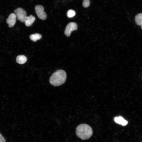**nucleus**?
<instances>
[{
    "label": "nucleus",
    "instance_id": "nucleus-11",
    "mask_svg": "<svg viewBox=\"0 0 142 142\" xmlns=\"http://www.w3.org/2000/svg\"><path fill=\"white\" fill-rule=\"evenodd\" d=\"M135 21L136 24L138 25L141 26L142 24V13L137 14L135 17Z\"/></svg>",
    "mask_w": 142,
    "mask_h": 142
},
{
    "label": "nucleus",
    "instance_id": "nucleus-13",
    "mask_svg": "<svg viewBox=\"0 0 142 142\" xmlns=\"http://www.w3.org/2000/svg\"><path fill=\"white\" fill-rule=\"evenodd\" d=\"M90 4V2L89 0H84L83 2V6L85 8L89 7Z\"/></svg>",
    "mask_w": 142,
    "mask_h": 142
},
{
    "label": "nucleus",
    "instance_id": "nucleus-15",
    "mask_svg": "<svg viewBox=\"0 0 142 142\" xmlns=\"http://www.w3.org/2000/svg\"><path fill=\"white\" fill-rule=\"evenodd\" d=\"M141 28L142 29V24L141 25Z\"/></svg>",
    "mask_w": 142,
    "mask_h": 142
},
{
    "label": "nucleus",
    "instance_id": "nucleus-9",
    "mask_svg": "<svg viewBox=\"0 0 142 142\" xmlns=\"http://www.w3.org/2000/svg\"><path fill=\"white\" fill-rule=\"evenodd\" d=\"M27 59L26 57L23 55H18L16 58V61L17 63L20 64H23L27 61Z\"/></svg>",
    "mask_w": 142,
    "mask_h": 142
},
{
    "label": "nucleus",
    "instance_id": "nucleus-2",
    "mask_svg": "<svg viewBox=\"0 0 142 142\" xmlns=\"http://www.w3.org/2000/svg\"><path fill=\"white\" fill-rule=\"evenodd\" d=\"M67 78V74L63 70L60 69L56 71L50 76L49 82L50 84L55 86H60L64 84Z\"/></svg>",
    "mask_w": 142,
    "mask_h": 142
},
{
    "label": "nucleus",
    "instance_id": "nucleus-8",
    "mask_svg": "<svg viewBox=\"0 0 142 142\" xmlns=\"http://www.w3.org/2000/svg\"><path fill=\"white\" fill-rule=\"evenodd\" d=\"M114 120L116 123L123 126L126 125L128 123V121L121 116L115 117Z\"/></svg>",
    "mask_w": 142,
    "mask_h": 142
},
{
    "label": "nucleus",
    "instance_id": "nucleus-10",
    "mask_svg": "<svg viewBox=\"0 0 142 142\" xmlns=\"http://www.w3.org/2000/svg\"><path fill=\"white\" fill-rule=\"evenodd\" d=\"M42 37V36L41 34L36 33L31 34L29 36V38L35 42L37 40L40 39Z\"/></svg>",
    "mask_w": 142,
    "mask_h": 142
},
{
    "label": "nucleus",
    "instance_id": "nucleus-5",
    "mask_svg": "<svg viewBox=\"0 0 142 142\" xmlns=\"http://www.w3.org/2000/svg\"><path fill=\"white\" fill-rule=\"evenodd\" d=\"M78 26L75 22H71L68 23L66 26L64 31L65 35L68 37L70 36V33L73 31L77 29Z\"/></svg>",
    "mask_w": 142,
    "mask_h": 142
},
{
    "label": "nucleus",
    "instance_id": "nucleus-3",
    "mask_svg": "<svg viewBox=\"0 0 142 142\" xmlns=\"http://www.w3.org/2000/svg\"><path fill=\"white\" fill-rule=\"evenodd\" d=\"M14 14L17 19L21 22H24L27 16V13L25 10L22 8L19 7L14 11Z\"/></svg>",
    "mask_w": 142,
    "mask_h": 142
},
{
    "label": "nucleus",
    "instance_id": "nucleus-16",
    "mask_svg": "<svg viewBox=\"0 0 142 142\" xmlns=\"http://www.w3.org/2000/svg\"></svg>",
    "mask_w": 142,
    "mask_h": 142
},
{
    "label": "nucleus",
    "instance_id": "nucleus-4",
    "mask_svg": "<svg viewBox=\"0 0 142 142\" xmlns=\"http://www.w3.org/2000/svg\"><path fill=\"white\" fill-rule=\"evenodd\" d=\"M36 13L38 17L42 20H45L47 17L46 13L44 11V8L40 5H37L35 7Z\"/></svg>",
    "mask_w": 142,
    "mask_h": 142
},
{
    "label": "nucleus",
    "instance_id": "nucleus-1",
    "mask_svg": "<svg viewBox=\"0 0 142 142\" xmlns=\"http://www.w3.org/2000/svg\"><path fill=\"white\" fill-rule=\"evenodd\" d=\"M76 134L79 138L83 140L89 139L92 135L93 131L91 127L85 124H82L76 128Z\"/></svg>",
    "mask_w": 142,
    "mask_h": 142
},
{
    "label": "nucleus",
    "instance_id": "nucleus-6",
    "mask_svg": "<svg viewBox=\"0 0 142 142\" xmlns=\"http://www.w3.org/2000/svg\"><path fill=\"white\" fill-rule=\"evenodd\" d=\"M16 15L14 13H11L10 14L6 20L9 27H12L14 25L16 22Z\"/></svg>",
    "mask_w": 142,
    "mask_h": 142
},
{
    "label": "nucleus",
    "instance_id": "nucleus-12",
    "mask_svg": "<svg viewBox=\"0 0 142 142\" xmlns=\"http://www.w3.org/2000/svg\"><path fill=\"white\" fill-rule=\"evenodd\" d=\"M75 12L72 9L68 11L67 13V16L68 17L70 18L74 17L75 15Z\"/></svg>",
    "mask_w": 142,
    "mask_h": 142
},
{
    "label": "nucleus",
    "instance_id": "nucleus-14",
    "mask_svg": "<svg viewBox=\"0 0 142 142\" xmlns=\"http://www.w3.org/2000/svg\"><path fill=\"white\" fill-rule=\"evenodd\" d=\"M6 140L4 137L0 133V142H6Z\"/></svg>",
    "mask_w": 142,
    "mask_h": 142
},
{
    "label": "nucleus",
    "instance_id": "nucleus-7",
    "mask_svg": "<svg viewBox=\"0 0 142 142\" xmlns=\"http://www.w3.org/2000/svg\"><path fill=\"white\" fill-rule=\"evenodd\" d=\"M35 20V17L32 15H30L29 16H27L24 21L25 25L27 27L31 26L34 22Z\"/></svg>",
    "mask_w": 142,
    "mask_h": 142
}]
</instances>
